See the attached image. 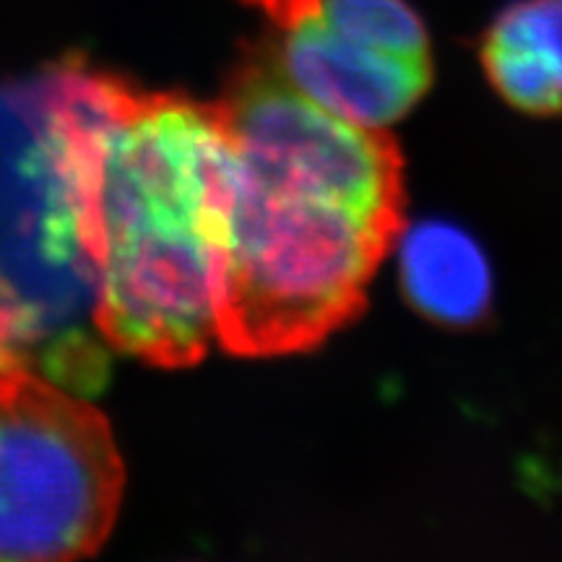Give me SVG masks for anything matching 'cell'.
<instances>
[{
	"label": "cell",
	"mask_w": 562,
	"mask_h": 562,
	"mask_svg": "<svg viewBox=\"0 0 562 562\" xmlns=\"http://www.w3.org/2000/svg\"><path fill=\"white\" fill-rule=\"evenodd\" d=\"M104 79L60 66L0 81V364L97 393L110 372L97 326L91 140Z\"/></svg>",
	"instance_id": "cell-3"
},
{
	"label": "cell",
	"mask_w": 562,
	"mask_h": 562,
	"mask_svg": "<svg viewBox=\"0 0 562 562\" xmlns=\"http://www.w3.org/2000/svg\"><path fill=\"white\" fill-rule=\"evenodd\" d=\"M229 167L216 104L104 79L91 140L97 326L110 349L188 368L220 334Z\"/></svg>",
	"instance_id": "cell-2"
},
{
	"label": "cell",
	"mask_w": 562,
	"mask_h": 562,
	"mask_svg": "<svg viewBox=\"0 0 562 562\" xmlns=\"http://www.w3.org/2000/svg\"><path fill=\"white\" fill-rule=\"evenodd\" d=\"M398 271L419 313L446 326H469L487 311L490 266L467 232L448 222H422L402 237Z\"/></svg>",
	"instance_id": "cell-7"
},
{
	"label": "cell",
	"mask_w": 562,
	"mask_h": 562,
	"mask_svg": "<svg viewBox=\"0 0 562 562\" xmlns=\"http://www.w3.org/2000/svg\"><path fill=\"white\" fill-rule=\"evenodd\" d=\"M273 55L300 94L364 128L404 117L432 81L430 55H406L347 37L323 24L318 13L286 30Z\"/></svg>",
	"instance_id": "cell-5"
},
{
	"label": "cell",
	"mask_w": 562,
	"mask_h": 562,
	"mask_svg": "<svg viewBox=\"0 0 562 562\" xmlns=\"http://www.w3.org/2000/svg\"><path fill=\"white\" fill-rule=\"evenodd\" d=\"M323 24L406 55H430L427 30L406 0H321Z\"/></svg>",
	"instance_id": "cell-8"
},
{
	"label": "cell",
	"mask_w": 562,
	"mask_h": 562,
	"mask_svg": "<svg viewBox=\"0 0 562 562\" xmlns=\"http://www.w3.org/2000/svg\"><path fill=\"white\" fill-rule=\"evenodd\" d=\"M482 66L513 108L531 115L562 112V0H518L492 21Z\"/></svg>",
	"instance_id": "cell-6"
},
{
	"label": "cell",
	"mask_w": 562,
	"mask_h": 562,
	"mask_svg": "<svg viewBox=\"0 0 562 562\" xmlns=\"http://www.w3.org/2000/svg\"><path fill=\"white\" fill-rule=\"evenodd\" d=\"M123 482L100 409L40 372L0 364V560L94 554Z\"/></svg>",
	"instance_id": "cell-4"
},
{
	"label": "cell",
	"mask_w": 562,
	"mask_h": 562,
	"mask_svg": "<svg viewBox=\"0 0 562 562\" xmlns=\"http://www.w3.org/2000/svg\"><path fill=\"white\" fill-rule=\"evenodd\" d=\"M214 104L229 167L216 341L243 357L305 351L362 311L402 232V157L300 94L273 47Z\"/></svg>",
	"instance_id": "cell-1"
},
{
	"label": "cell",
	"mask_w": 562,
	"mask_h": 562,
	"mask_svg": "<svg viewBox=\"0 0 562 562\" xmlns=\"http://www.w3.org/2000/svg\"><path fill=\"white\" fill-rule=\"evenodd\" d=\"M245 3L261 9L266 16L277 21L284 30L302 24V21L311 19L321 9V0H245Z\"/></svg>",
	"instance_id": "cell-9"
}]
</instances>
